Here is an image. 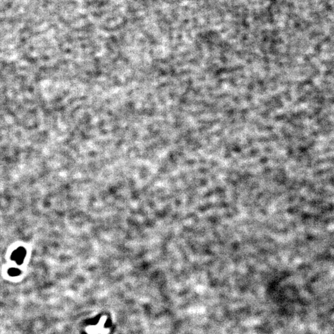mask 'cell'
Returning a JSON list of instances; mask_svg holds the SVG:
<instances>
[{"label":"cell","mask_w":334,"mask_h":334,"mask_svg":"<svg viewBox=\"0 0 334 334\" xmlns=\"http://www.w3.org/2000/svg\"><path fill=\"white\" fill-rule=\"evenodd\" d=\"M25 256V251L23 248H19L13 254L12 259L16 261L18 264H20L23 263L24 257Z\"/></svg>","instance_id":"cell-1"},{"label":"cell","mask_w":334,"mask_h":334,"mask_svg":"<svg viewBox=\"0 0 334 334\" xmlns=\"http://www.w3.org/2000/svg\"><path fill=\"white\" fill-rule=\"evenodd\" d=\"M9 274L11 276H17L21 274V271L19 269H11L9 270Z\"/></svg>","instance_id":"cell-2"}]
</instances>
